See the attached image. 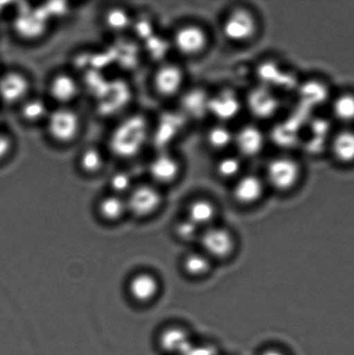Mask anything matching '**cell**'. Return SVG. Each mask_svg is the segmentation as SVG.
I'll return each instance as SVG.
<instances>
[{
  "instance_id": "obj_15",
  "label": "cell",
  "mask_w": 354,
  "mask_h": 355,
  "mask_svg": "<svg viewBox=\"0 0 354 355\" xmlns=\"http://www.w3.org/2000/svg\"><path fill=\"white\" fill-rule=\"evenodd\" d=\"M265 135L255 126L242 128L234 135V142L239 152L247 157L258 155L265 147Z\"/></svg>"
},
{
  "instance_id": "obj_2",
  "label": "cell",
  "mask_w": 354,
  "mask_h": 355,
  "mask_svg": "<svg viewBox=\"0 0 354 355\" xmlns=\"http://www.w3.org/2000/svg\"><path fill=\"white\" fill-rule=\"evenodd\" d=\"M43 126L48 140L67 147L81 137L83 119L74 106H57L51 110Z\"/></svg>"
},
{
  "instance_id": "obj_6",
  "label": "cell",
  "mask_w": 354,
  "mask_h": 355,
  "mask_svg": "<svg viewBox=\"0 0 354 355\" xmlns=\"http://www.w3.org/2000/svg\"><path fill=\"white\" fill-rule=\"evenodd\" d=\"M184 79V72L179 65L173 62H161L152 75V92L159 98H172L182 92Z\"/></svg>"
},
{
  "instance_id": "obj_31",
  "label": "cell",
  "mask_w": 354,
  "mask_h": 355,
  "mask_svg": "<svg viewBox=\"0 0 354 355\" xmlns=\"http://www.w3.org/2000/svg\"><path fill=\"white\" fill-rule=\"evenodd\" d=\"M216 170L218 175L224 179H231L240 172L241 162L233 156H227L218 162Z\"/></svg>"
},
{
  "instance_id": "obj_13",
  "label": "cell",
  "mask_w": 354,
  "mask_h": 355,
  "mask_svg": "<svg viewBox=\"0 0 354 355\" xmlns=\"http://www.w3.org/2000/svg\"><path fill=\"white\" fill-rule=\"evenodd\" d=\"M17 109L19 119L28 126L44 124L51 111L46 98L34 94H31Z\"/></svg>"
},
{
  "instance_id": "obj_18",
  "label": "cell",
  "mask_w": 354,
  "mask_h": 355,
  "mask_svg": "<svg viewBox=\"0 0 354 355\" xmlns=\"http://www.w3.org/2000/svg\"><path fill=\"white\" fill-rule=\"evenodd\" d=\"M248 105L254 116L261 119H267L276 112L278 101L269 90L258 89L249 94Z\"/></svg>"
},
{
  "instance_id": "obj_11",
  "label": "cell",
  "mask_w": 354,
  "mask_h": 355,
  "mask_svg": "<svg viewBox=\"0 0 354 355\" xmlns=\"http://www.w3.org/2000/svg\"><path fill=\"white\" fill-rule=\"evenodd\" d=\"M207 44V36L203 29L194 24L179 27L173 34L171 45L179 54L193 57L204 51Z\"/></svg>"
},
{
  "instance_id": "obj_26",
  "label": "cell",
  "mask_w": 354,
  "mask_h": 355,
  "mask_svg": "<svg viewBox=\"0 0 354 355\" xmlns=\"http://www.w3.org/2000/svg\"><path fill=\"white\" fill-rule=\"evenodd\" d=\"M211 267V259L204 253H191L184 260V269L192 277L204 276L209 272Z\"/></svg>"
},
{
  "instance_id": "obj_29",
  "label": "cell",
  "mask_w": 354,
  "mask_h": 355,
  "mask_svg": "<svg viewBox=\"0 0 354 355\" xmlns=\"http://www.w3.org/2000/svg\"><path fill=\"white\" fill-rule=\"evenodd\" d=\"M206 139L211 148L224 149L234 142V135L227 126L220 124L208 131Z\"/></svg>"
},
{
  "instance_id": "obj_27",
  "label": "cell",
  "mask_w": 354,
  "mask_h": 355,
  "mask_svg": "<svg viewBox=\"0 0 354 355\" xmlns=\"http://www.w3.org/2000/svg\"><path fill=\"white\" fill-rule=\"evenodd\" d=\"M109 186L111 193L123 197L124 195L130 193L135 186L134 177L130 172L125 170H117L110 175Z\"/></svg>"
},
{
  "instance_id": "obj_19",
  "label": "cell",
  "mask_w": 354,
  "mask_h": 355,
  "mask_svg": "<svg viewBox=\"0 0 354 355\" xmlns=\"http://www.w3.org/2000/svg\"><path fill=\"white\" fill-rule=\"evenodd\" d=\"M128 288L135 301L148 302L157 295L159 283L151 274L141 273L132 278Z\"/></svg>"
},
{
  "instance_id": "obj_34",
  "label": "cell",
  "mask_w": 354,
  "mask_h": 355,
  "mask_svg": "<svg viewBox=\"0 0 354 355\" xmlns=\"http://www.w3.org/2000/svg\"><path fill=\"white\" fill-rule=\"evenodd\" d=\"M200 228L197 225H194L193 223L186 219V220L182 221L178 225H177L176 231L178 235L184 240H193L197 236Z\"/></svg>"
},
{
  "instance_id": "obj_7",
  "label": "cell",
  "mask_w": 354,
  "mask_h": 355,
  "mask_svg": "<svg viewBox=\"0 0 354 355\" xmlns=\"http://www.w3.org/2000/svg\"><path fill=\"white\" fill-rule=\"evenodd\" d=\"M127 211L144 218L154 214L162 204L163 196L158 186L149 183L135 184L126 198Z\"/></svg>"
},
{
  "instance_id": "obj_28",
  "label": "cell",
  "mask_w": 354,
  "mask_h": 355,
  "mask_svg": "<svg viewBox=\"0 0 354 355\" xmlns=\"http://www.w3.org/2000/svg\"><path fill=\"white\" fill-rule=\"evenodd\" d=\"M332 110L334 116L343 123L354 121V96L352 94L339 96L333 103Z\"/></svg>"
},
{
  "instance_id": "obj_14",
  "label": "cell",
  "mask_w": 354,
  "mask_h": 355,
  "mask_svg": "<svg viewBox=\"0 0 354 355\" xmlns=\"http://www.w3.org/2000/svg\"><path fill=\"white\" fill-rule=\"evenodd\" d=\"M107 153L96 145H87L79 152L76 159V166L82 175L96 176L105 169Z\"/></svg>"
},
{
  "instance_id": "obj_32",
  "label": "cell",
  "mask_w": 354,
  "mask_h": 355,
  "mask_svg": "<svg viewBox=\"0 0 354 355\" xmlns=\"http://www.w3.org/2000/svg\"><path fill=\"white\" fill-rule=\"evenodd\" d=\"M303 93L305 100L310 101L312 103H322L328 96V89L317 83H312L305 86Z\"/></svg>"
},
{
  "instance_id": "obj_17",
  "label": "cell",
  "mask_w": 354,
  "mask_h": 355,
  "mask_svg": "<svg viewBox=\"0 0 354 355\" xmlns=\"http://www.w3.org/2000/svg\"><path fill=\"white\" fill-rule=\"evenodd\" d=\"M263 183L255 175H246L239 179L233 189L235 200L242 205H252L258 202L263 194Z\"/></svg>"
},
{
  "instance_id": "obj_16",
  "label": "cell",
  "mask_w": 354,
  "mask_h": 355,
  "mask_svg": "<svg viewBox=\"0 0 354 355\" xmlns=\"http://www.w3.org/2000/svg\"><path fill=\"white\" fill-rule=\"evenodd\" d=\"M240 110V102L237 96L231 92L218 94L210 97L209 113L221 121L233 119Z\"/></svg>"
},
{
  "instance_id": "obj_24",
  "label": "cell",
  "mask_w": 354,
  "mask_h": 355,
  "mask_svg": "<svg viewBox=\"0 0 354 355\" xmlns=\"http://www.w3.org/2000/svg\"><path fill=\"white\" fill-rule=\"evenodd\" d=\"M98 211L106 220L116 221L127 211L126 198L114 193L107 195L100 200Z\"/></svg>"
},
{
  "instance_id": "obj_5",
  "label": "cell",
  "mask_w": 354,
  "mask_h": 355,
  "mask_svg": "<svg viewBox=\"0 0 354 355\" xmlns=\"http://www.w3.org/2000/svg\"><path fill=\"white\" fill-rule=\"evenodd\" d=\"M46 93L57 106H73L81 96V83L73 73L58 71L48 78Z\"/></svg>"
},
{
  "instance_id": "obj_36",
  "label": "cell",
  "mask_w": 354,
  "mask_h": 355,
  "mask_svg": "<svg viewBox=\"0 0 354 355\" xmlns=\"http://www.w3.org/2000/svg\"><path fill=\"white\" fill-rule=\"evenodd\" d=\"M262 355H286L283 354L282 351L277 349H269L266 350L265 352H263Z\"/></svg>"
},
{
  "instance_id": "obj_12",
  "label": "cell",
  "mask_w": 354,
  "mask_h": 355,
  "mask_svg": "<svg viewBox=\"0 0 354 355\" xmlns=\"http://www.w3.org/2000/svg\"><path fill=\"white\" fill-rule=\"evenodd\" d=\"M256 24L254 17L245 10H236L227 17L223 33L228 40L241 43L254 36Z\"/></svg>"
},
{
  "instance_id": "obj_20",
  "label": "cell",
  "mask_w": 354,
  "mask_h": 355,
  "mask_svg": "<svg viewBox=\"0 0 354 355\" xmlns=\"http://www.w3.org/2000/svg\"><path fill=\"white\" fill-rule=\"evenodd\" d=\"M102 19L105 29L116 34L131 29L134 20L130 10L121 6H112L107 8L103 14Z\"/></svg>"
},
{
  "instance_id": "obj_10",
  "label": "cell",
  "mask_w": 354,
  "mask_h": 355,
  "mask_svg": "<svg viewBox=\"0 0 354 355\" xmlns=\"http://www.w3.org/2000/svg\"><path fill=\"white\" fill-rule=\"evenodd\" d=\"M299 176V166L291 158L274 159L267 166V179L270 186L281 191L296 186Z\"/></svg>"
},
{
  "instance_id": "obj_3",
  "label": "cell",
  "mask_w": 354,
  "mask_h": 355,
  "mask_svg": "<svg viewBox=\"0 0 354 355\" xmlns=\"http://www.w3.org/2000/svg\"><path fill=\"white\" fill-rule=\"evenodd\" d=\"M51 24L43 6L19 9L12 21V30L22 43L36 44L48 36Z\"/></svg>"
},
{
  "instance_id": "obj_1",
  "label": "cell",
  "mask_w": 354,
  "mask_h": 355,
  "mask_svg": "<svg viewBox=\"0 0 354 355\" xmlns=\"http://www.w3.org/2000/svg\"><path fill=\"white\" fill-rule=\"evenodd\" d=\"M152 128L144 114L134 113L123 118L109 135V154L121 161L136 158L150 142Z\"/></svg>"
},
{
  "instance_id": "obj_25",
  "label": "cell",
  "mask_w": 354,
  "mask_h": 355,
  "mask_svg": "<svg viewBox=\"0 0 354 355\" xmlns=\"http://www.w3.org/2000/svg\"><path fill=\"white\" fill-rule=\"evenodd\" d=\"M332 150L339 162H354V132L346 130L336 135L333 141Z\"/></svg>"
},
{
  "instance_id": "obj_8",
  "label": "cell",
  "mask_w": 354,
  "mask_h": 355,
  "mask_svg": "<svg viewBox=\"0 0 354 355\" xmlns=\"http://www.w3.org/2000/svg\"><path fill=\"white\" fill-rule=\"evenodd\" d=\"M147 170L152 184L158 187L168 186L178 179L180 165L171 153L159 150L149 159Z\"/></svg>"
},
{
  "instance_id": "obj_30",
  "label": "cell",
  "mask_w": 354,
  "mask_h": 355,
  "mask_svg": "<svg viewBox=\"0 0 354 355\" xmlns=\"http://www.w3.org/2000/svg\"><path fill=\"white\" fill-rule=\"evenodd\" d=\"M145 45L149 57L152 58L154 57V60H158V64L165 62L164 55L168 54L169 50L168 42L161 37H156L154 35L149 40L145 41Z\"/></svg>"
},
{
  "instance_id": "obj_35",
  "label": "cell",
  "mask_w": 354,
  "mask_h": 355,
  "mask_svg": "<svg viewBox=\"0 0 354 355\" xmlns=\"http://www.w3.org/2000/svg\"><path fill=\"white\" fill-rule=\"evenodd\" d=\"M14 148V141L8 134H0V161L8 157Z\"/></svg>"
},
{
  "instance_id": "obj_4",
  "label": "cell",
  "mask_w": 354,
  "mask_h": 355,
  "mask_svg": "<svg viewBox=\"0 0 354 355\" xmlns=\"http://www.w3.org/2000/svg\"><path fill=\"white\" fill-rule=\"evenodd\" d=\"M33 80L26 71L10 69L0 76V100L6 106L19 107L33 92Z\"/></svg>"
},
{
  "instance_id": "obj_21",
  "label": "cell",
  "mask_w": 354,
  "mask_h": 355,
  "mask_svg": "<svg viewBox=\"0 0 354 355\" xmlns=\"http://www.w3.org/2000/svg\"><path fill=\"white\" fill-rule=\"evenodd\" d=\"M210 97L201 89H192L182 99V111L190 118L197 119L209 113Z\"/></svg>"
},
{
  "instance_id": "obj_9",
  "label": "cell",
  "mask_w": 354,
  "mask_h": 355,
  "mask_svg": "<svg viewBox=\"0 0 354 355\" xmlns=\"http://www.w3.org/2000/svg\"><path fill=\"white\" fill-rule=\"evenodd\" d=\"M200 242L204 253L210 259H227L235 248L233 236L223 227L206 228L200 236Z\"/></svg>"
},
{
  "instance_id": "obj_33",
  "label": "cell",
  "mask_w": 354,
  "mask_h": 355,
  "mask_svg": "<svg viewBox=\"0 0 354 355\" xmlns=\"http://www.w3.org/2000/svg\"><path fill=\"white\" fill-rule=\"evenodd\" d=\"M43 7L51 22L54 19H61V17L67 16L69 10L64 2L47 3Z\"/></svg>"
},
{
  "instance_id": "obj_22",
  "label": "cell",
  "mask_w": 354,
  "mask_h": 355,
  "mask_svg": "<svg viewBox=\"0 0 354 355\" xmlns=\"http://www.w3.org/2000/svg\"><path fill=\"white\" fill-rule=\"evenodd\" d=\"M159 345L169 354L184 353L189 349L188 334L179 328L166 329L159 337Z\"/></svg>"
},
{
  "instance_id": "obj_23",
  "label": "cell",
  "mask_w": 354,
  "mask_h": 355,
  "mask_svg": "<svg viewBox=\"0 0 354 355\" xmlns=\"http://www.w3.org/2000/svg\"><path fill=\"white\" fill-rule=\"evenodd\" d=\"M216 217V208L209 200H197L188 208V220L197 227H210Z\"/></svg>"
}]
</instances>
